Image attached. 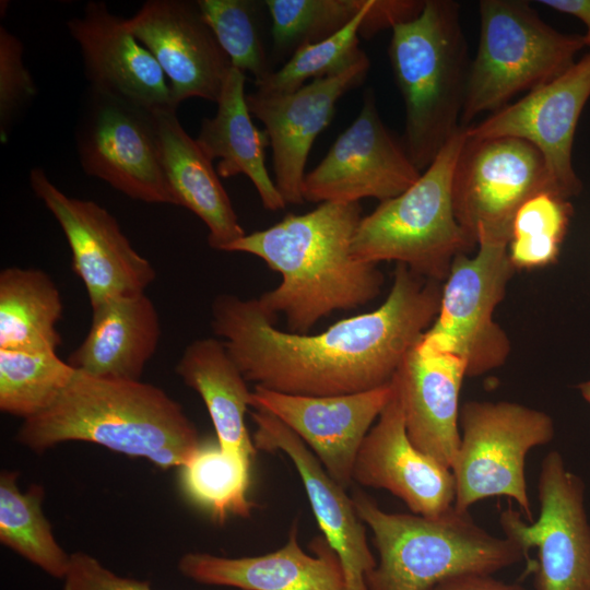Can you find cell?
Wrapping results in <instances>:
<instances>
[{
    "label": "cell",
    "mask_w": 590,
    "mask_h": 590,
    "mask_svg": "<svg viewBox=\"0 0 590 590\" xmlns=\"http://www.w3.org/2000/svg\"><path fill=\"white\" fill-rule=\"evenodd\" d=\"M309 546L314 555L300 547L294 523L287 542L274 552L236 558L187 553L178 570L202 585L240 590H344L340 559L326 539L317 536Z\"/></svg>",
    "instance_id": "cell-22"
},
{
    "label": "cell",
    "mask_w": 590,
    "mask_h": 590,
    "mask_svg": "<svg viewBox=\"0 0 590 590\" xmlns=\"http://www.w3.org/2000/svg\"><path fill=\"white\" fill-rule=\"evenodd\" d=\"M514 272L506 245L480 243L474 255L457 256L441 286L436 318L416 350L453 355L471 377L503 366L510 341L494 312Z\"/></svg>",
    "instance_id": "cell-9"
},
{
    "label": "cell",
    "mask_w": 590,
    "mask_h": 590,
    "mask_svg": "<svg viewBox=\"0 0 590 590\" xmlns=\"http://www.w3.org/2000/svg\"><path fill=\"white\" fill-rule=\"evenodd\" d=\"M464 141L461 127L410 188L362 217L351 248L356 259L375 264L396 261L441 282L455 258L474 249L452 202V177Z\"/></svg>",
    "instance_id": "cell-6"
},
{
    "label": "cell",
    "mask_w": 590,
    "mask_h": 590,
    "mask_svg": "<svg viewBox=\"0 0 590 590\" xmlns=\"http://www.w3.org/2000/svg\"><path fill=\"white\" fill-rule=\"evenodd\" d=\"M75 373L57 352L0 350V410L31 418L54 404Z\"/></svg>",
    "instance_id": "cell-31"
},
{
    "label": "cell",
    "mask_w": 590,
    "mask_h": 590,
    "mask_svg": "<svg viewBox=\"0 0 590 590\" xmlns=\"http://www.w3.org/2000/svg\"><path fill=\"white\" fill-rule=\"evenodd\" d=\"M271 17L272 52L284 62L303 45L346 26L366 0H264Z\"/></svg>",
    "instance_id": "cell-32"
},
{
    "label": "cell",
    "mask_w": 590,
    "mask_h": 590,
    "mask_svg": "<svg viewBox=\"0 0 590 590\" xmlns=\"http://www.w3.org/2000/svg\"><path fill=\"white\" fill-rule=\"evenodd\" d=\"M479 12V45L470 66L463 127L557 78L586 46L583 36L559 33L526 1L482 0Z\"/></svg>",
    "instance_id": "cell-7"
},
{
    "label": "cell",
    "mask_w": 590,
    "mask_h": 590,
    "mask_svg": "<svg viewBox=\"0 0 590 590\" xmlns=\"http://www.w3.org/2000/svg\"><path fill=\"white\" fill-rule=\"evenodd\" d=\"M465 376L460 358L414 347L393 377L410 440L449 469L460 444L459 396Z\"/></svg>",
    "instance_id": "cell-23"
},
{
    "label": "cell",
    "mask_w": 590,
    "mask_h": 590,
    "mask_svg": "<svg viewBox=\"0 0 590 590\" xmlns=\"http://www.w3.org/2000/svg\"><path fill=\"white\" fill-rule=\"evenodd\" d=\"M60 292L39 269L9 267L0 272V350L57 352L61 335Z\"/></svg>",
    "instance_id": "cell-28"
},
{
    "label": "cell",
    "mask_w": 590,
    "mask_h": 590,
    "mask_svg": "<svg viewBox=\"0 0 590 590\" xmlns=\"http://www.w3.org/2000/svg\"><path fill=\"white\" fill-rule=\"evenodd\" d=\"M245 82L246 73L232 67L216 102V114L202 120L196 141L211 161L220 158L216 166L220 177L246 175L264 209L282 210L286 202L266 167V149L270 140L266 131L252 122Z\"/></svg>",
    "instance_id": "cell-26"
},
{
    "label": "cell",
    "mask_w": 590,
    "mask_h": 590,
    "mask_svg": "<svg viewBox=\"0 0 590 590\" xmlns=\"http://www.w3.org/2000/svg\"><path fill=\"white\" fill-rule=\"evenodd\" d=\"M402 142L382 122L371 88L354 121L335 139L326 156L305 175V201L380 202L410 188L421 176Z\"/></svg>",
    "instance_id": "cell-13"
},
{
    "label": "cell",
    "mask_w": 590,
    "mask_h": 590,
    "mask_svg": "<svg viewBox=\"0 0 590 590\" xmlns=\"http://www.w3.org/2000/svg\"><path fill=\"white\" fill-rule=\"evenodd\" d=\"M585 483L556 450L543 458L538 497L540 512L527 521L519 510L502 511L506 538L527 554L538 550L535 590H590V522L585 506Z\"/></svg>",
    "instance_id": "cell-11"
},
{
    "label": "cell",
    "mask_w": 590,
    "mask_h": 590,
    "mask_svg": "<svg viewBox=\"0 0 590 590\" xmlns=\"http://www.w3.org/2000/svg\"><path fill=\"white\" fill-rule=\"evenodd\" d=\"M17 477L16 471L0 474V542L51 577L63 579L71 554L58 544L43 512L44 488L33 484L21 492Z\"/></svg>",
    "instance_id": "cell-29"
},
{
    "label": "cell",
    "mask_w": 590,
    "mask_h": 590,
    "mask_svg": "<svg viewBox=\"0 0 590 590\" xmlns=\"http://www.w3.org/2000/svg\"><path fill=\"white\" fill-rule=\"evenodd\" d=\"M353 482L386 489L412 514L425 517L439 516L455 504L453 473L410 440L393 379L392 396L357 452Z\"/></svg>",
    "instance_id": "cell-20"
},
{
    "label": "cell",
    "mask_w": 590,
    "mask_h": 590,
    "mask_svg": "<svg viewBox=\"0 0 590 590\" xmlns=\"http://www.w3.org/2000/svg\"><path fill=\"white\" fill-rule=\"evenodd\" d=\"M126 25L161 66L177 107L191 97L217 102L233 66L197 1H145Z\"/></svg>",
    "instance_id": "cell-17"
},
{
    "label": "cell",
    "mask_w": 590,
    "mask_h": 590,
    "mask_svg": "<svg viewBox=\"0 0 590 590\" xmlns=\"http://www.w3.org/2000/svg\"><path fill=\"white\" fill-rule=\"evenodd\" d=\"M541 3L557 12L579 19L587 27L585 42L590 39V0H543Z\"/></svg>",
    "instance_id": "cell-39"
},
{
    "label": "cell",
    "mask_w": 590,
    "mask_h": 590,
    "mask_svg": "<svg viewBox=\"0 0 590 590\" xmlns=\"http://www.w3.org/2000/svg\"><path fill=\"white\" fill-rule=\"evenodd\" d=\"M351 497L378 554L368 590H428L456 575H494L527 557L517 543L491 534L453 506L425 517L385 511L359 488Z\"/></svg>",
    "instance_id": "cell-5"
},
{
    "label": "cell",
    "mask_w": 590,
    "mask_h": 590,
    "mask_svg": "<svg viewBox=\"0 0 590 590\" xmlns=\"http://www.w3.org/2000/svg\"><path fill=\"white\" fill-rule=\"evenodd\" d=\"M428 590H528L518 583L498 580L493 575L461 574L446 578Z\"/></svg>",
    "instance_id": "cell-38"
},
{
    "label": "cell",
    "mask_w": 590,
    "mask_h": 590,
    "mask_svg": "<svg viewBox=\"0 0 590 590\" xmlns=\"http://www.w3.org/2000/svg\"><path fill=\"white\" fill-rule=\"evenodd\" d=\"M153 114L162 166L176 205L196 214L209 229V245L224 251L246 232L212 161L185 131L176 110Z\"/></svg>",
    "instance_id": "cell-25"
},
{
    "label": "cell",
    "mask_w": 590,
    "mask_h": 590,
    "mask_svg": "<svg viewBox=\"0 0 590 590\" xmlns=\"http://www.w3.org/2000/svg\"><path fill=\"white\" fill-rule=\"evenodd\" d=\"M16 440L37 453L87 441L164 470L182 467L201 446L194 424L161 388L79 370L52 405L23 421Z\"/></svg>",
    "instance_id": "cell-3"
},
{
    "label": "cell",
    "mask_w": 590,
    "mask_h": 590,
    "mask_svg": "<svg viewBox=\"0 0 590 590\" xmlns=\"http://www.w3.org/2000/svg\"><path fill=\"white\" fill-rule=\"evenodd\" d=\"M544 192L560 197L535 146L512 137L474 139L465 133L452 202L457 221L476 245L508 246L518 210Z\"/></svg>",
    "instance_id": "cell-10"
},
{
    "label": "cell",
    "mask_w": 590,
    "mask_h": 590,
    "mask_svg": "<svg viewBox=\"0 0 590 590\" xmlns=\"http://www.w3.org/2000/svg\"><path fill=\"white\" fill-rule=\"evenodd\" d=\"M63 580V590H152L149 582L119 576L83 552L71 554Z\"/></svg>",
    "instance_id": "cell-37"
},
{
    "label": "cell",
    "mask_w": 590,
    "mask_h": 590,
    "mask_svg": "<svg viewBox=\"0 0 590 590\" xmlns=\"http://www.w3.org/2000/svg\"><path fill=\"white\" fill-rule=\"evenodd\" d=\"M23 44L7 27H0V139L8 140L11 126L36 94L25 67Z\"/></svg>",
    "instance_id": "cell-36"
},
{
    "label": "cell",
    "mask_w": 590,
    "mask_h": 590,
    "mask_svg": "<svg viewBox=\"0 0 590 590\" xmlns=\"http://www.w3.org/2000/svg\"><path fill=\"white\" fill-rule=\"evenodd\" d=\"M176 373L202 398L219 446L252 459L257 449L245 423L252 391L223 342L214 338L194 340L185 349Z\"/></svg>",
    "instance_id": "cell-27"
},
{
    "label": "cell",
    "mask_w": 590,
    "mask_h": 590,
    "mask_svg": "<svg viewBox=\"0 0 590 590\" xmlns=\"http://www.w3.org/2000/svg\"><path fill=\"white\" fill-rule=\"evenodd\" d=\"M392 396L390 384L351 394H286L255 386L250 406L268 411L294 432L343 488L353 483L361 445Z\"/></svg>",
    "instance_id": "cell-18"
},
{
    "label": "cell",
    "mask_w": 590,
    "mask_h": 590,
    "mask_svg": "<svg viewBox=\"0 0 590 590\" xmlns=\"http://www.w3.org/2000/svg\"><path fill=\"white\" fill-rule=\"evenodd\" d=\"M83 170L131 199L176 205L154 114L88 87L75 129Z\"/></svg>",
    "instance_id": "cell-12"
},
{
    "label": "cell",
    "mask_w": 590,
    "mask_h": 590,
    "mask_svg": "<svg viewBox=\"0 0 590 590\" xmlns=\"http://www.w3.org/2000/svg\"><path fill=\"white\" fill-rule=\"evenodd\" d=\"M586 46H590V39L586 40Z\"/></svg>",
    "instance_id": "cell-41"
},
{
    "label": "cell",
    "mask_w": 590,
    "mask_h": 590,
    "mask_svg": "<svg viewBox=\"0 0 590 590\" xmlns=\"http://www.w3.org/2000/svg\"><path fill=\"white\" fill-rule=\"evenodd\" d=\"M362 217L359 202H322L245 234L224 251L253 255L279 272L280 285L258 303L273 321L283 315L288 331L307 334L333 311L358 308L380 293L384 275L377 264L356 259L351 250Z\"/></svg>",
    "instance_id": "cell-2"
},
{
    "label": "cell",
    "mask_w": 590,
    "mask_h": 590,
    "mask_svg": "<svg viewBox=\"0 0 590 590\" xmlns=\"http://www.w3.org/2000/svg\"><path fill=\"white\" fill-rule=\"evenodd\" d=\"M67 26L80 46L90 88L151 113L177 109L154 56L105 2H87Z\"/></svg>",
    "instance_id": "cell-19"
},
{
    "label": "cell",
    "mask_w": 590,
    "mask_h": 590,
    "mask_svg": "<svg viewBox=\"0 0 590 590\" xmlns=\"http://www.w3.org/2000/svg\"><path fill=\"white\" fill-rule=\"evenodd\" d=\"M32 190L59 223L72 253V268L94 307L109 298L144 293L153 266L130 244L116 219L91 200L69 197L43 168L30 172Z\"/></svg>",
    "instance_id": "cell-14"
},
{
    "label": "cell",
    "mask_w": 590,
    "mask_h": 590,
    "mask_svg": "<svg viewBox=\"0 0 590 590\" xmlns=\"http://www.w3.org/2000/svg\"><path fill=\"white\" fill-rule=\"evenodd\" d=\"M373 1L366 0L363 10L332 36L299 47L281 68L255 83L256 90L266 94L295 92L308 80L338 73L354 63L365 54L358 37Z\"/></svg>",
    "instance_id": "cell-34"
},
{
    "label": "cell",
    "mask_w": 590,
    "mask_h": 590,
    "mask_svg": "<svg viewBox=\"0 0 590 590\" xmlns=\"http://www.w3.org/2000/svg\"><path fill=\"white\" fill-rule=\"evenodd\" d=\"M366 54L342 71L310 81L295 92L246 94L251 115L264 126L272 149L274 184L286 204L305 202L302 188L316 138L331 122L338 101L366 78Z\"/></svg>",
    "instance_id": "cell-16"
},
{
    "label": "cell",
    "mask_w": 590,
    "mask_h": 590,
    "mask_svg": "<svg viewBox=\"0 0 590 590\" xmlns=\"http://www.w3.org/2000/svg\"><path fill=\"white\" fill-rule=\"evenodd\" d=\"M571 214L569 200L547 192L523 203L514 219L508 244V256L515 270L554 263Z\"/></svg>",
    "instance_id": "cell-35"
},
{
    "label": "cell",
    "mask_w": 590,
    "mask_h": 590,
    "mask_svg": "<svg viewBox=\"0 0 590 590\" xmlns=\"http://www.w3.org/2000/svg\"><path fill=\"white\" fill-rule=\"evenodd\" d=\"M459 426L460 444L451 467L453 507L468 511L480 500L508 497L532 521L526 458L553 439L552 417L517 402L472 400L460 408Z\"/></svg>",
    "instance_id": "cell-8"
},
{
    "label": "cell",
    "mask_w": 590,
    "mask_h": 590,
    "mask_svg": "<svg viewBox=\"0 0 590 590\" xmlns=\"http://www.w3.org/2000/svg\"><path fill=\"white\" fill-rule=\"evenodd\" d=\"M257 450L286 455L304 485L322 536L338 555L344 575V590H368L367 575L376 567L364 522L352 497L332 480L306 444L273 414L251 412Z\"/></svg>",
    "instance_id": "cell-21"
},
{
    "label": "cell",
    "mask_w": 590,
    "mask_h": 590,
    "mask_svg": "<svg viewBox=\"0 0 590 590\" xmlns=\"http://www.w3.org/2000/svg\"><path fill=\"white\" fill-rule=\"evenodd\" d=\"M252 459L217 445L200 446L180 467L187 494L224 523L228 516L247 518L256 505L248 498Z\"/></svg>",
    "instance_id": "cell-30"
},
{
    "label": "cell",
    "mask_w": 590,
    "mask_h": 590,
    "mask_svg": "<svg viewBox=\"0 0 590 590\" xmlns=\"http://www.w3.org/2000/svg\"><path fill=\"white\" fill-rule=\"evenodd\" d=\"M91 308L90 330L68 363L92 377L140 380L161 337L153 302L144 292L109 298Z\"/></svg>",
    "instance_id": "cell-24"
},
{
    "label": "cell",
    "mask_w": 590,
    "mask_h": 590,
    "mask_svg": "<svg viewBox=\"0 0 590 590\" xmlns=\"http://www.w3.org/2000/svg\"><path fill=\"white\" fill-rule=\"evenodd\" d=\"M197 3L233 67L252 74L255 83L274 71L264 43V1L198 0Z\"/></svg>",
    "instance_id": "cell-33"
},
{
    "label": "cell",
    "mask_w": 590,
    "mask_h": 590,
    "mask_svg": "<svg viewBox=\"0 0 590 590\" xmlns=\"http://www.w3.org/2000/svg\"><path fill=\"white\" fill-rule=\"evenodd\" d=\"M577 388L582 399L590 405V380L580 382Z\"/></svg>",
    "instance_id": "cell-40"
},
{
    "label": "cell",
    "mask_w": 590,
    "mask_h": 590,
    "mask_svg": "<svg viewBox=\"0 0 590 590\" xmlns=\"http://www.w3.org/2000/svg\"><path fill=\"white\" fill-rule=\"evenodd\" d=\"M452 0H425L415 17L392 27L389 60L405 107L402 143L420 172L461 126L471 61Z\"/></svg>",
    "instance_id": "cell-4"
},
{
    "label": "cell",
    "mask_w": 590,
    "mask_h": 590,
    "mask_svg": "<svg viewBox=\"0 0 590 590\" xmlns=\"http://www.w3.org/2000/svg\"><path fill=\"white\" fill-rule=\"evenodd\" d=\"M590 97V51L552 81L465 127L469 138L512 137L542 154L558 194L569 200L581 191L571 152L581 111Z\"/></svg>",
    "instance_id": "cell-15"
},
{
    "label": "cell",
    "mask_w": 590,
    "mask_h": 590,
    "mask_svg": "<svg viewBox=\"0 0 590 590\" xmlns=\"http://www.w3.org/2000/svg\"><path fill=\"white\" fill-rule=\"evenodd\" d=\"M441 286L397 264L391 290L376 309L317 334L282 331L257 298L223 294L212 328L247 381L296 396L358 393L391 382L438 312Z\"/></svg>",
    "instance_id": "cell-1"
}]
</instances>
